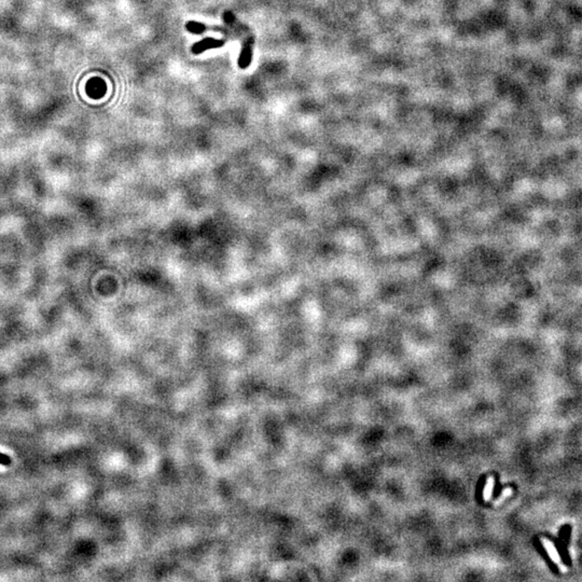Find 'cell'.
<instances>
[{
  "instance_id": "obj_1",
  "label": "cell",
  "mask_w": 582,
  "mask_h": 582,
  "mask_svg": "<svg viewBox=\"0 0 582 582\" xmlns=\"http://www.w3.org/2000/svg\"><path fill=\"white\" fill-rule=\"evenodd\" d=\"M541 542H542V545L545 546V548L547 550V552H548L550 558H551V560L554 561L556 563V564H558L562 568V571H566V568L562 565L561 559H560V556H559V553H558V551H556V549H555L553 543L551 541H550V540L546 539V538H543L541 540Z\"/></svg>"
},
{
  "instance_id": "obj_2",
  "label": "cell",
  "mask_w": 582,
  "mask_h": 582,
  "mask_svg": "<svg viewBox=\"0 0 582 582\" xmlns=\"http://www.w3.org/2000/svg\"><path fill=\"white\" fill-rule=\"evenodd\" d=\"M494 486H495V479L493 476H489L486 480V483L484 485V488H483V500L484 501H489L491 499V497H493V491H494Z\"/></svg>"
},
{
  "instance_id": "obj_3",
  "label": "cell",
  "mask_w": 582,
  "mask_h": 582,
  "mask_svg": "<svg viewBox=\"0 0 582 582\" xmlns=\"http://www.w3.org/2000/svg\"><path fill=\"white\" fill-rule=\"evenodd\" d=\"M512 493H513V490H512V488H511V487H507V488H504V489L502 490L501 495L499 496V498H498V499L495 501V506H498V504H500V503H501V502H502L504 499H506V498H508L509 496L512 495Z\"/></svg>"
},
{
  "instance_id": "obj_4",
  "label": "cell",
  "mask_w": 582,
  "mask_h": 582,
  "mask_svg": "<svg viewBox=\"0 0 582 582\" xmlns=\"http://www.w3.org/2000/svg\"><path fill=\"white\" fill-rule=\"evenodd\" d=\"M10 464H11V458L8 455H5L4 453L0 452V465L8 466Z\"/></svg>"
}]
</instances>
